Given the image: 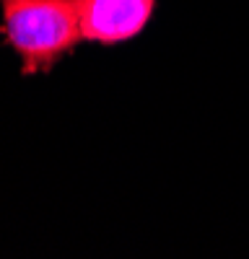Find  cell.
<instances>
[{"instance_id": "1", "label": "cell", "mask_w": 249, "mask_h": 259, "mask_svg": "<svg viewBox=\"0 0 249 259\" xmlns=\"http://www.w3.org/2000/svg\"><path fill=\"white\" fill-rule=\"evenodd\" d=\"M0 41L21 75H47L83 41L78 0H0Z\"/></svg>"}, {"instance_id": "2", "label": "cell", "mask_w": 249, "mask_h": 259, "mask_svg": "<svg viewBox=\"0 0 249 259\" xmlns=\"http://www.w3.org/2000/svg\"><path fill=\"white\" fill-rule=\"evenodd\" d=\"M158 0H78L86 45L117 47L138 39L151 24Z\"/></svg>"}]
</instances>
